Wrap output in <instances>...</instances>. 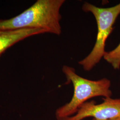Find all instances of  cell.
Segmentation results:
<instances>
[{
	"instance_id": "1",
	"label": "cell",
	"mask_w": 120,
	"mask_h": 120,
	"mask_svg": "<svg viewBox=\"0 0 120 120\" xmlns=\"http://www.w3.org/2000/svg\"><path fill=\"white\" fill-rule=\"evenodd\" d=\"M64 0H38L30 7L9 19H0V30L38 29L60 35V10Z\"/></svg>"
},
{
	"instance_id": "6",
	"label": "cell",
	"mask_w": 120,
	"mask_h": 120,
	"mask_svg": "<svg viewBox=\"0 0 120 120\" xmlns=\"http://www.w3.org/2000/svg\"><path fill=\"white\" fill-rule=\"evenodd\" d=\"M103 58L111 64L113 69L119 70L120 68V43L114 49L105 52Z\"/></svg>"
},
{
	"instance_id": "7",
	"label": "cell",
	"mask_w": 120,
	"mask_h": 120,
	"mask_svg": "<svg viewBox=\"0 0 120 120\" xmlns=\"http://www.w3.org/2000/svg\"><path fill=\"white\" fill-rule=\"evenodd\" d=\"M92 120H120V118L117 117V118H111V119H105V120H98V119H96L95 118H93Z\"/></svg>"
},
{
	"instance_id": "2",
	"label": "cell",
	"mask_w": 120,
	"mask_h": 120,
	"mask_svg": "<svg viewBox=\"0 0 120 120\" xmlns=\"http://www.w3.org/2000/svg\"><path fill=\"white\" fill-rule=\"evenodd\" d=\"M62 71L67 78L66 83H72L74 93L69 102L56 110L57 120H62L77 113L82 104L91 98L98 96L111 98V82L107 78L98 81L88 80L78 75L75 69L67 65L63 66Z\"/></svg>"
},
{
	"instance_id": "5",
	"label": "cell",
	"mask_w": 120,
	"mask_h": 120,
	"mask_svg": "<svg viewBox=\"0 0 120 120\" xmlns=\"http://www.w3.org/2000/svg\"><path fill=\"white\" fill-rule=\"evenodd\" d=\"M42 29H26L18 30H0V56L15 44L30 36L45 33Z\"/></svg>"
},
{
	"instance_id": "3",
	"label": "cell",
	"mask_w": 120,
	"mask_h": 120,
	"mask_svg": "<svg viewBox=\"0 0 120 120\" xmlns=\"http://www.w3.org/2000/svg\"><path fill=\"white\" fill-rule=\"evenodd\" d=\"M82 9L94 15L98 26V34L94 47L86 58L78 62L85 71H89L100 61L106 52L105 42L113 30V26L120 15V3L111 7L100 8L85 2Z\"/></svg>"
},
{
	"instance_id": "4",
	"label": "cell",
	"mask_w": 120,
	"mask_h": 120,
	"mask_svg": "<svg viewBox=\"0 0 120 120\" xmlns=\"http://www.w3.org/2000/svg\"><path fill=\"white\" fill-rule=\"evenodd\" d=\"M103 102L96 104L94 101L86 102L79 107L77 114L62 120H82L88 117L98 120L120 118V98H105Z\"/></svg>"
}]
</instances>
